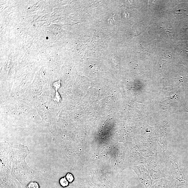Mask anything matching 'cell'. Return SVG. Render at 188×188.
<instances>
[{"label":"cell","instance_id":"obj_2","mask_svg":"<svg viewBox=\"0 0 188 188\" xmlns=\"http://www.w3.org/2000/svg\"><path fill=\"white\" fill-rule=\"evenodd\" d=\"M27 188H39V186L37 182L33 181L28 184Z\"/></svg>","mask_w":188,"mask_h":188},{"label":"cell","instance_id":"obj_1","mask_svg":"<svg viewBox=\"0 0 188 188\" xmlns=\"http://www.w3.org/2000/svg\"><path fill=\"white\" fill-rule=\"evenodd\" d=\"M60 183L62 187H67L68 185L69 182L65 178H63L60 180Z\"/></svg>","mask_w":188,"mask_h":188},{"label":"cell","instance_id":"obj_3","mask_svg":"<svg viewBox=\"0 0 188 188\" xmlns=\"http://www.w3.org/2000/svg\"><path fill=\"white\" fill-rule=\"evenodd\" d=\"M66 178L67 181L70 183L72 182L74 179L73 175L71 173H68Z\"/></svg>","mask_w":188,"mask_h":188},{"label":"cell","instance_id":"obj_4","mask_svg":"<svg viewBox=\"0 0 188 188\" xmlns=\"http://www.w3.org/2000/svg\"><path fill=\"white\" fill-rule=\"evenodd\" d=\"M163 185L162 183V182H158L154 186L153 188H163Z\"/></svg>","mask_w":188,"mask_h":188}]
</instances>
